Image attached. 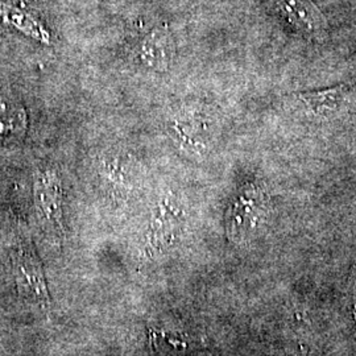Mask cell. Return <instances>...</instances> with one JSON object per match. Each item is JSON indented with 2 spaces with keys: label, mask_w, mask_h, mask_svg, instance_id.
Wrapping results in <instances>:
<instances>
[{
  "label": "cell",
  "mask_w": 356,
  "mask_h": 356,
  "mask_svg": "<svg viewBox=\"0 0 356 356\" xmlns=\"http://www.w3.org/2000/svg\"><path fill=\"white\" fill-rule=\"evenodd\" d=\"M269 209V195L259 182H248L236 193L226 213V234L238 245L254 239L263 227Z\"/></svg>",
  "instance_id": "cell-1"
},
{
  "label": "cell",
  "mask_w": 356,
  "mask_h": 356,
  "mask_svg": "<svg viewBox=\"0 0 356 356\" xmlns=\"http://www.w3.org/2000/svg\"><path fill=\"white\" fill-rule=\"evenodd\" d=\"M13 273L20 296L29 305L49 312L51 296L38 256L29 243L19 244L13 254Z\"/></svg>",
  "instance_id": "cell-2"
},
{
  "label": "cell",
  "mask_w": 356,
  "mask_h": 356,
  "mask_svg": "<svg viewBox=\"0 0 356 356\" xmlns=\"http://www.w3.org/2000/svg\"><path fill=\"white\" fill-rule=\"evenodd\" d=\"M291 102L314 120H334L343 118L356 106V88L338 85L327 89L297 92Z\"/></svg>",
  "instance_id": "cell-3"
},
{
  "label": "cell",
  "mask_w": 356,
  "mask_h": 356,
  "mask_svg": "<svg viewBox=\"0 0 356 356\" xmlns=\"http://www.w3.org/2000/svg\"><path fill=\"white\" fill-rule=\"evenodd\" d=\"M172 132L175 140L181 144L186 152L195 156L210 151L216 135V119L206 108L194 106L179 110L172 120Z\"/></svg>",
  "instance_id": "cell-4"
},
{
  "label": "cell",
  "mask_w": 356,
  "mask_h": 356,
  "mask_svg": "<svg viewBox=\"0 0 356 356\" xmlns=\"http://www.w3.org/2000/svg\"><path fill=\"white\" fill-rule=\"evenodd\" d=\"M35 200L42 226L56 239L64 235L63 185L60 176L51 169L40 170L35 178Z\"/></svg>",
  "instance_id": "cell-5"
},
{
  "label": "cell",
  "mask_w": 356,
  "mask_h": 356,
  "mask_svg": "<svg viewBox=\"0 0 356 356\" xmlns=\"http://www.w3.org/2000/svg\"><path fill=\"white\" fill-rule=\"evenodd\" d=\"M275 11L294 31L310 40H322L327 31L323 13L312 0H269Z\"/></svg>",
  "instance_id": "cell-6"
},
{
  "label": "cell",
  "mask_w": 356,
  "mask_h": 356,
  "mask_svg": "<svg viewBox=\"0 0 356 356\" xmlns=\"http://www.w3.org/2000/svg\"><path fill=\"white\" fill-rule=\"evenodd\" d=\"M173 54L175 42L166 26H159L153 29L141 44V61L153 70L165 72Z\"/></svg>",
  "instance_id": "cell-7"
},
{
  "label": "cell",
  "mask_w": 356,
  "mask_h": 356,
  "mask_svg": "<svg viewBox=\"0 0 356 356\" xmlns=\"http://www.w3.org/2000/svg\"><path fill=\"white\" fill-rule=\"evenodd\" d=\"M181 223L182 211L179 204L173 198H166L153 219L149 238L153 248H163L175 242Z\"/></svg>",
  "instance_id": "cell-8"
},
{
  "label": "cell",
  "mask_w": 356,
  "mask_h": 356,
  "mask_svg": "<svg viewBox=\"0 0 356 356\" xmlns=\"http://www.w3.org/2000/svg\"><path fill=\"white\" fill-rule=\"evenodd\" d=\"M24 129V114L17 111L15 104H10L6 99H0V139L13 138Z\"/></svg>",
  "instance_id": "cell-9"
},
{
  "label": "cell",
  "mask_w": 356,
  "mask_h": 356,
  "mask_svg": "<svg viewBox=\"0 0 356 356\" xmlns=\"http://www.w3.org/2000/svg\"><path fill=\"white\" fill-rule=\"evenodd\" d=\"M106 173L110 178V181H114L118 186H128L131 182V163L122 156L110 157L106 163Z\"/></svg>",
  "instance_id": "cell-10"
},
{
  "label": "cell",
  "mask_w": 356,
  "mask_h": 356,
  "mask_svg": "<svg viewBox=\"0 0 356 356\" xmlns=\"http://www.w3.org/2000/svg\"><path fill=\"white\" fill-rule=\"evenodd\" d=\"M354 305H355L356 309V281L355 284H354Z\"/></svg>",
  "instance_id": "cell-11"
}]
</instances>
